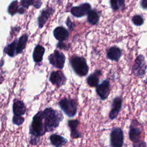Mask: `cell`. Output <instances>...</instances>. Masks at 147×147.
I'll list each match as a JSON object with an SVG mask.
<instances>
[{"label": "cell", "instance_id": "cell-1", "mask_svg": "<svg viewBox=\"0 0 147 147\" xmlns=\"http://www.w3.org/2000/svg\"><path fill=\"white\" fill-rule=\"evenodd\" d=\"M46 132L42 111H39L33 116L29 126L30 144L33 145H37L41 141L40 137H42Z\"/></svg>", "mask_w": 147, "mask_h": 147}, {"label": "cell", "instance_id": "cell-2", "mask_svg": "<svg viewBox=\"0 0 147 147\" xmlns=\"http://www.w3.org/2000/svg\"><path fill=\"white\" fill-rule=\"evenodd\" d=\"M42 114L47 132L53 131L59 126L64 118L61 111L52 107L45 108L42 111Z\"/></svg>", "mask_w": 147, "mask_h": 147}, {"label": "cell", "instance_id": "cell-3", "mask_svg": "<svg viewBox=\"0 0 147 147\" xmlns=\"http://www.w3.org/2000/svg\"><path fill=\"white\" fill-rule=\"evenodd\" d=\"M59 107L68 117L72 118L75 116L78 111V102L74 99L64 98L58 103Z\"/></svg>", "mask_w": 147, "mask_h": 147}, {"label": "cell", "instance_id": "cell-4", "mask_svg": "<svg viewBox=\"0 0 147 147\" xmlns=\"http://www.w3.org/2000/svg\"><path fill=\"white\" fill-rule=\"evenodd\" d=\"M71 67L75 73L79 76H86L88 72V67L86 60L80 56H73L70 60Z\"/></svg>", "mask_w": 147, "mask_h": 147}, {"label": "cell", "instance_id": "cell-5", "mask_svg": "<svg viewBox=\"0 0 147 147\" xmlns=\"http://www.w3.org/2000/svg\"><path fill=\"white\" fill-rule=\"evenodd\" d=\"M110 142L111 147H122L124 143V134L121 127L112 128L110 134Z\"/></svg>", "mask_w": 147, "mask_h": 147}, {"label": "cell", "instance_id": "cell-6", "mask_svg": "<svg viewBox=\"0 0 147 147\" xmlns=\"http://www.w3.org/2000/svg\"><path fill=\"white\" fill-rule=\"evenodd\" d=\"M140 123L136 119H134L131 121L129 131V139L134 142L139 141L141 140L142 135V129L140 127Z\"/></svg>", "mask_w": 147, "mask_h": 147}, {"label": "cell", "instance_id": "cell-7", "mask_svg": "<svg viewBox=\"0 0 147 147\" xmlns=\"http://www.w3.org/2000/svg\"><path fill=\"white\" fill-rule=\"evenodd\" d=\"M146 69V62L143 55H140L136 58L133 66L132 72L134 75L138 77H143Z\"/></svg>", "mask_w": 147, "mask_h": 147}, {"label": "cell", "instance_id": "cell-8", "mask_svg": "<svg viewBox=\"0 0 147 147\" xmlns=\"http://www.w3.org/2000/svg\"><path fill=\"white\" fill-rule=\"evenodd\" d=\"M48 60L50 64L56 68L63 69L65 61V57L62 52L55 50L52 54L48 56Z\"/></svg>", "mask_w": 147, "mask_h": 147}, {"label": "cell", "instance_id": "cell-9", "mask_svg": "<svg viewBox=\"0 0 147 147\" xmlns=\"http://www.w3.org/2000/svg\"><path fill=\"white\" fill-rule=\"evenodd\" d=\"M122 98L118 96L114 98L113 99L111 103V108L109 113V119L111 120H113L115 119L122 108Z\"/></svg>", "mask_w": 147, "mask_h": 147}, {"label": "cell", "instance_id": "cell-10", "mask_svg": "<svg viewBox=\"0 0 147 147\" xmlns=\"http://www.w3.org/2000/svg\"><path fill=\"white\" fill-rule=\"evenodd\" d=\"M96 91L102 100H106L110 92V82L107 80H104L100 84L96 86Z\"/></svg>", "mask_w": 147, "mask_h": 147}, {"label": "cell", "instance_id": "cell-11", "mask_svg": "<svg viewBox=\"0 0 147 147\" xmlns=\"http://www.w3.org/2000/svg\"><path fill=\"white\" fill-rule=\"evenodd\" d=\"M49 81L57 87H60L64 85L67 80V78L64 74L60 71H52L50 74L49 78Z\"/></svg>", "mask_w": 147, "mask_h": 147}, {"label": "cell", "instance_id": "cell-12", "mask_svg": "<svg viewBox=\"0 0 147 147\" xmlns=\"http://www.w3.org/2000/svg\"><path fill=\"white\" fill-rule=\"evenodd\" d=\"M90 10L91 5L88 3H84L78 6L73 7L71 10V13L76 17H82L87 14Z\"/></svg>", "mask_w": 147, "mask_h": 147}, {"label": "cell", "instance_id": "cell-13", "mask_svg": "<svg viewBox=\"0 0 147 147\" xmlns=\"http://www.w3.org/2000/svg\"><path fill=\"white\" fill-rule=\"evenodd\" d=\"M79 123L80 121L78 119H69L67 121V125L70 129V136L72 139L80 138L83 137V136L78 129V127Z\"/></svg>", "mask_w": 147, "mask_h": 147}, {"label": "cell", "instance_id": "cell-14", "mask_svg": "<svg viewBox=\"0 0 147 147\" xmlns=\"http://www.w3.org/2000/svg\"><path fill=\"white\" fill-rule=\"evenodd\" d=\"M53 11L54 9L51 7H49L42 10L37 19V23L40 28H41L44 26L48 18L52 14Z\"/></svg>", "mask_w": 147, "mask_h": 147}, {"label": "cell", "instance_id": "cell-15", "mask_svg": "<svg viewBox=\"0 0 147 147\" xmlns=\"http://www.w3.org/2000/svg\"><path fill=\"white\" fill-rule=\"evenodd\" d=\"M51 144L55 147H62L67 142L68 140L65 137L57 134H52L49 137Z\"/></svg>", "mask_w": 147, "mask_h": 147}, {"label": "cell", "instance_id": "cell-16", "mask_svg": "<svg viewBox=\"0 0 147 147\" xmlns=\"http://www.w3.org/2000/svg\"><path fill=\"white\" fill-rule=\"evenodd\" d=\"M53 35L59 42H63L68 39L69 37L68 31L62 26L56 28L53 30Z\"/></svg>", "mask_w": 147, "mask_h": 147}, {"label": "cell", "instance_id": "cell-17", "mask_svg": "<svg viewBox=\"0 0 147 147\" xmlns=\"http://www.w3.org/2000/svg\"><path fill=\"white\" fill-rule=\"evenodd\" d=\"M121 55L122 52L121 49L117 47H111L107 53V57L111 60L115 61L119 60Z\"/></svg>", "mask_w": 147, "mask_h": 147}, {"label": "cell", "instance_id": "cell-18", "mask_svg": "<svg viewBox=\"0 0 147 147\" xmlns=\"http://www.w3.org/2000/svg\"><path fill=\"white\" fill-rule=\"evenodd\" d=\"M13 111L14 115L22 116L25 113L26 106L21 100H17L14 102L13 105Z\"/></svg>", "mask_w": 147, "mask_h": 147}, {"label": "cell", "instance_id": "cell-19", "mask_svg": "<svg viewBox=\"0 0 147 147\" xmlns=\"http://www.w3.org/2000/svg\"><path fill=\"white\" fill-rule=\"evenodd\" d=\"M101 75V71L96 70L93 74L90 75L87 78V83L89 86L92 87H96L99 83V76Z\"/></svg>", "mask_w": 147, "mask_h": 147}, {"label": "cell", "instance_id": "cell-20", "mask_svg": "<svg viewBox=\"0 0 147 147\" xmlns=\"http://www.w3.org/2000/svg\"><path fill=\"white\" fill-rule=\"evenodd\" d=\"M44 52L45 48L40 45H37L35 47L33 53V60L36 63L41 62L42 60V57Z\"/></svg>", "mask_w": 147, "mask_h": 147}, {"label": "cell", "instance_id": "cell-21", "mask_svg": "<svg viewBox=\"0 0 147 147\" xmlns=\"http://www.w3.org/2000/svg\"><path fill=\"white\" fill-rule=\"evenodd\" d=\"M87 21L92 24L96 25L99 20V15L95 10H90L87 13Z\"/></svg>", "mask_w": 147, "mask_h": 147}, {"label": "cell", "instance_id": "cell-22", "mask_svg": "<svg viewBox=\"0 0 147 147\" xmlns=\"http://www.w3.org/2000/svg\"><path fill=\"white\" fill-rule=\"evenodd\" d=\"M28 36L26 34H24L18 40V41L17 44V47H16V53H21L24 49L25 48L27 41H28Z\"/></svg>", "mask_w": 147, "mask_h": 147}, {"label": "cell", "instance_id": "cell-23", "mask_svg": "<svg viewBox=\"0 0 147 147\" xmlns=\"http://www.w3.org/2000/svg\"><path fill=\"white\" fill-rule=\"evenodd\" d=\"M22 7L27 8L30 5L34 6L36 8H40L42 2L40 0H21V2Z\"/></svg>", "mask_w": 147, "mask_h": 147}, {"label": "cell", "instance_id": "cell-24", "mask_svg": "<svg viewBox=\"0 0 147 147\" xmlns=\"http://www.w3.org/2000/svg\"><path fill=\"white\" fill-rule=\"evenodd\" d=\"M110 2L111 8L114 11L120 9H123L125 7V0H110Z\"/></svg>", "mask_w": 147, "mask_h": 147}, {"label": "cell", "instance_id": "cell-25", "mask_svg": "<svg viewBox=\"0 0 147 147\" xmlns=\"http://www.w3.org/2000/svg\"><path fill=\"white\" fill-rule=\"evenodd\" d=\"M17 44V40H14L13 42H11L10 44H9L5 48V51L9 56L13 57L15 55V53H16V52Z\"/></svg>", "mask_w": 147, "mask_h": 147}, {"label": "cell", "instance_id": "cell-26", "mask_svg": "<svg viewBox=\"0 0 147 147\" xmlns=\"http://www.w3.org/2000/svg\"><path fill=\"white\" fill-rule=\"evenodd\" d=\"M20 8L18 7V4L17 1L12 2L8 7V12L11 15H14L16 13L19 11Z\"/></svg>", "mask_w": 147, "mask_h": 147}, {"label": "cell", "instance_id": "cell-27", "mask_svg": "<svg viewBox=\"0 0 147 147\" xmlns=\"http://www.w3.org/2000/svg\"><path fill=\"white\" fill-rule=\"evenodd\" d=\"M132 21L133 24L137 26H140L144 24V20L142 16L140 15H135L132 18Z\"/></svg>", "mask_w": 147, "mask_h": 147}, {"label": "cell", "instance_id": "cell-28", "mask_svg": "<svg viewBox=\"0 0 147 147\" xmlns=\"http://www.w3.org/2000/svg\"><path fill=\"white\" fill-rule=\"evenodd\" d=\"M24 118L20 115H14L13 117V123L16 125H21L24 122Z\"/></svg>", "mask_w": 147, "mask_h": 147}, {"label": "cell", "instance_id": "cell-29", "mask_svg": "<svg viewBox=\"0 0 147 147\" xmlns=\"http://www.w3.org/2000/svg\"><path fill=\"white\" fill-rule=\"evenodd\" d=\"M133 147H146V143L144 140H140L133 143Z\"/></svg>", "mask_w": 147, "mask_h": 147}, {"label": "cell", "instance_id": "cell-30", "mask_svg": "<svg viewBox=\"0 0 147 147\" xmlns=\"http://www.w3.org/2000/svg\"><path fill=\"white\" fill-rule=\"evenodd\" d=\"M66 24L68 26V28L71 30H72L74 28V26H75V24L71 21V19L69 17H68L67 19V21H66Z\"/></svg>", "mask_w": 147, "mask_h": 147}, {"label": "cell", "instance_id": "cell-31", "mask_svg": "<svg viewBox=\"0 0 147 147\" xmlns=\"http://www.w3.org/2000/svg\"><path fill=\"white\" fill-rule=\"evenodd\" d=\"M140 5H141V6L144 9H146L147 7V0H141Z\"/></svg>", "mask_w": 147, "mask_h": 147}]
</instances>
